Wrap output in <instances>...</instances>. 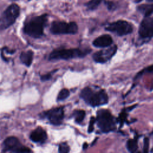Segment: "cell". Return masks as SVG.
<instances>
[{"instance_id": "obj_1", "label": "cell", "mask_w": 153, "mask_h": 153, "mask_svg": "<svg viewBox=\"0 0 153 153\" xmlns=\"http://www.w3.org/2000/svg\"><path fill=\"white\" fill-rule=\"evenodd\" d=\"M47 22V14L36 16L25 24L23 29L24 32L32 38H40L44 34V28Z\"/></svg>"}, {"instance_id": "obj_2", "label": "cell", "mask_w": 153, "mask_h": 153, "mask_svg": "<svg viewBox=\"0 0 153 153\" xmlns=\"http://www.w3.org/2000/svg\"><path fill=\"white\" fill-rule=\"evenodd\" d=\"M80 97L88 105L93 107L103 105L108 102V96L105 90L94 91L88 87L81 90Z\"/></svg>"}, {"instance_id": "obj_3", "label": "cell", "mask_w": 153, "mask_h": 153, "mask_svg": "<svg viewBox=\"0 0 153 153\" xmlns=\"http://www.w3.org/2000/svg\"><path fill=\"white\" fill-rule=\"evenodd\" d=\"M96 121L100 130L103 133L113 131L116 128L117 121L108 109H100L98 111Z\"/></svg>"}, {"instance_id": "obj_4", "label": "cell", "mask_w": 153, "mask_h": 153, "mask_svg": "<svg viewBox=\"0 0 153 153\" xmlns=\"http://www.w3.org/2000/svg\"><path fill=\"white\" fill-rule=\"evenodd\" d=\"M91 50H81L79 48L72 49H56L53 50L49 56L50 60H68L76 57H83L86 56Z\"/></svg>"}, {"instance_id": "obj_5", "label": "cell", "mask_w": 153, "mask_h": 153, "mask_svg": "<svg viewBox=\"0 0 153 153\" xmlns=\"http://www.w3.org/2000/svg\"><path fill=\"white\" fill-rule=\"evenodd\" d=\"M20 14V8L16 4L10 5L0 17V29H5L11 26Z\"/></svg>"}, {"instance_id": "obj_6", "label": "cell", "mask_w": 153, "mask_h": 153, "mask_svg": "<svg viewBox=\"0 0 153 153\" xmlns=\"http://www.w3.org/2000/svg\"><path fill=\"white\" fill-rule=\"evenodd\" d=\"M78 25L75 22L67 23L63 21H54L51 23L50 32L53 34H75L78 32Z\"/></svg>"}, {"instance_id": "obj_7", "label": "cell", "mask_w": 153, "mask_h": 153, "mask_svg": "<svg viewBox=\"0 0 153 153\" xmlns=\"http://www.w3.org/2000/svg\"><path fill=\"white\" fill-rule=\"evenodd\" d=\"M105 29L109 32L115 33L117 35L123 36L132 33L133 27L128 22L119 20L109 23L106 26Z\"/></svg>"}, {"instance_id": "obj_8", "label": "cell", "mask_w": 153, "mask_h": 153, "mask_svg": "<svg viewBox=\"0 0 153 153\" xmlns=\"http://www.w3.org/2000/svg\"><path fill=\"white\" fill-rule=\"evenodd\" d=\"M2 152H29L32 151L29 148L22 145L17 137L10 136L4 141Z\"/></svg>"}, {"instance_id": "obj_9", "label": "cell", "mask_w": 153, "mask_h": 153, "mask_svg": "<svg viewBox=\"0 0 153 153\" xmlns=\"http://www.w3.org/2000/svg\"><path fill=\"white\" fill-rule=\"evenodd\" d=\"M43 118H47L51 124L60 125L64 118V110L63 107L53 108L49 111L42 112L41 115Z\"/></svg>"}, {"instance_id": "obj_10", "label": "cell", "mask_w": 153, "mask_h": 153, "mask_svg": "<svg viewBox=\"0 0 153 153\" xmlns=\"http://www.w3.org/2000/svg\"><path fill=\"white\" fill-rule=\"evenodd\" d=\"M139 34L143 39L153 36V17H145L142 20L139 28Z\"/></svg>"}, {"instance_id": "obj_11", "label": "cell", "mask_w": 153, "mask_h": 153, "mask_svg": "<svg viewBox=\"0 0 153 153\" xmlns=\"http://www.w3.org/2000/svg\"><path fill=\"white\" fill-rule=\"evenodd\" d=\"M117 50V47L114 45L109 48L96 52L93 54V58L94 60L97 63H105L114 56Z\"/></svg>"}, {"instance_id": "obj_12", "label": "cell", "mask_w": 153, "mask_h": 153, "mask_svg": "<svg viewBox=\"0 0 153 153\" xmlns=\"http://www.w3.org/2000/svg\"><path fill=\"white\" fill-rule=\"evenodd\" d=\"M30 139L35 143H43L47 139V134L42 128L39 127L30 133Z\"/></svg>"}, {"instance_id": "obj_13", "label": "cell", "mask_w": 153, "mask_h": 153, "mask_svg": "<svg viewBox=\"0 0 153 153\" xmlns=\"http://www.w3.org/2000/svg\"><path fill=\"white\" fill-rule=\"evenodd\" d=\"M113 42L112 37L107 34L102 35L96 38L93 41V45L96 47H108L110 46Z\"/></svg>"}, {"instance_id": "obj_14", "label": "cell", "mask_w": 153, "mask_h": 153, "mask_svg": "<svg viewBox=\"0 0 153 153\" xmlns=\"http://www.w3.org/2000/svg\"><path fill=\"white\" fill-rule=\"evenodd\" d=\"M137 10L144 17H149L153 14V4H143L137 7Z\"/></svg>"}, {"instance_id": "obj_15", "label": "cell", "mask_w": 153, "mask_h": 153, "mask_svg": "<svg viewBox=\"0 0 153 153\" xmlns=\"http://www.w3.org/2000/svg\"><path fill=\"white\" fill-rule=\"evenodd\" d=\"M33 53L31 50L22 52L20 56V59L21 62L25 64L26 66L29 67L32 62Z\"/></svg>"}, {"instance_id": "obj_16", "label": "cell", "mask_w": 153, "mask_h": 153, "mask_svg": "<svg viewBox=\"0 0 153 153\" xmlns=\"http://www.w3.org/2000/svg\"><path fill=\"white\" fill-rule=\"evenodd\" d=\"M104 0H90L84 4L85 7L90 11H93L97 8Z\"/></svg>"}, {"instance_id": "obj_17", "label": "cell", "mask_w": 153, "mask_h": 153, "mask_svg": "<svg viewBox=\"0 0 153 153\" xmlns=\"http://www.w3.org/2000/svg\"><path fill=\"white\" fill-rule=\"evenodd\" d=\"M127 148L130 152H134L137 151V137L133 139H129L127 142Z\"/></svg>"}, {"instance_id": "obj_18", "label": "cell", "mask_w": 153, "mask_h": 153, "mask_svg": "<svg viewBox=\"0 0 153 153\" xmlns=\"http://www.w3.org/2000/svg\"><path fill=\"white\" fill-rule=\"evenodd\" d=\"M73 116L76 123H81L85 116V112L84 110H76L74 112Z\"/></svg>"}, {"instance_id": "obj_19", "label": "cell", "mask_w": 153, "mask_h": 153, "mask_svg": "<svg viewBox=\"0 0 153 153\" xmlns=\"http://www.w3.org/2000/svg\"><path fill=\"white\" fill-rule=\"evenodd\" d=\"M69 94H70L69 91L68 89H66V88L62 89L59 92V93L57 96V100L58 101L63 100L66 99L67 97H68V96H69Z\"/></svg>"}, {"instance_id": "obj_20", "label": "cell", "mask_w": 153, "mask_h": 153, "mask_svg": "<svg viewBox=\"0 0 153 153\" xmlns=\"http://www.w3.org/2000/svg\"><path fill=\"white\" fill-rule=\"evenodd\" d=\"M104 3L109 11H114L117 8V5L116 3L112 1H104Z\"/></svg>"}, {"instance_id": "obj_21", "label": "cell", "mask_w": 153, "mask_h": 153, "mask_svg": "<svg viewBox=\"0 0 153 153\" xmlns=\"http://www.w3.org/2000/svg\"><path fill=\"white\" fill-rule=\"evenodd\" d=\"M144 73H151V74H153V65H150L149 66H148L147 68L143 69V70H142L141 71H140L136 75L135 78H137L139 76H141V75H142Z\"/></svg>"}, {"instance_id": "obj_22", "label": "cell", "mask_w": 153, "mask_h": 153, "mask_svg": "<svg viewBox=\"0 0 153 153\" xmlns=\"http://www.w3.org/2000/svg\"><path fill=\"white\" fill-rule=\"evenodd\" d=\"M70 151V148L66 143H62L59 146V152L60 153H67Z\"/></svg>"}, {"instance_id": "obj_23", "label": "cell", "mask_w": 153, "mask_h": 153, "mask_svg": "<svg viewBox=\"0 0 153 153\" xmlns=\"http://www.w3.org/2000/svg\"><path fill=\"white\" fill-rule=\"evenodd\" d=\"M127 114L125 111H123L121 113H120L118 118L117 119L118 120L117 121H118L120 124V126H123L124 123L127 120Z\"/></svg>"}, {"instance_id": "obj_24", "label": "cell", "mask_w": 153, "mask_h": 153, "mask_svg": "<svg viewBox=\"0 0 153 153\" xmlns=\"http://www.w3.org/2000/svg\"><path fill=\"white\" fill-rule=\"evenodd\" d=\"M95 123H96V118L94 117H91L90 118L89 126L88 127V133H91L94 130V125Z\"/></svg>"}, {"instance_id": "obj_25", "label": "cell", "mask_w": 153, "mask_h": 153, "mask_svg": "<svg viewBox=\"0 0 153 153\" xmlns=\"http://www.w3.org/2000/svg\"><path fill=\"white\" fill-rule=\"evenodd\" d=\"M149 149V139L145 137L143 141V152L146 153L148 152Z\"/></svg>"}, {"instance_id": "obj_26", "label": "cell", "mask_w": 153, "mask_h": 153, "mask_svg": "<svg viewBox=\"0 0 153 153\" xmlns=\"http://www.w3.org/2000/svg\"><path fill=\"white\" fill-rule=\"evenodd\" d=\"M51 74H47L42 75V76H41V79L42 81H43L49 80V79H51Z\"/></svg>"}, {"instance_id": "obj_27", "label": "cell", "mask_w": 153, "mask_h": 153, "mask_svg": "<svg viewBox=\"0 0 153 153\" xmlns=\"http://www.w3.org/2000/svg\"><path fill=\"white\" fill-rule=\"evenodd\" d=\"M88 146V145L87 143H84L83 145V149H85Z\"/></svg>"}, {"instance_id": "obj_28", "label": "cell", "mask_w": 153, "mask_h": 153, "mask_svg": "<svg viewBox=\"0 0 153 153\" xmlns=\"http://www.w3.org/2000/svg\"><path fill=\"white\" fill-rule=\"evenodd\" d=\"M142 1H143V0H134V2H135V3H139V2H140Z\"/></svg>"}, {"instance_id": "obj_29", "label": "cell", "mask_w": 153, "mask_h": 153, "mask_svg": "<svg viewBox=\"0 0 153 153\" xmlns=\"http://www.w3.org/2000/svg\"><path fill=\"white\" fill-rule=\"evenodd\" d=\"M146 1L149 2H153V0H146Z\"/></svg>"}, {"instance_id": "obj_30", "label": "cell", "mask_w": 153, "mask_h": 153, "mask_svg": "<svg viewBox=\"0 0 153 153\" xmlns=\"http://www.w3.org/2000/svg\"><path fill=\"white\" fill-rule=\"evenodd\" d=\"M152 152H153V149H152Z\"/></svg>"}, {"instance_id": "obj_31", "label": "cell", "mask_w": 153, "mask_h": 153, "mask_svg": "<svg viewBox=\"0 0 153 153\" xmlns=\"http://www.w3.org/2000/svg\"></svg>"}]
</instances>
